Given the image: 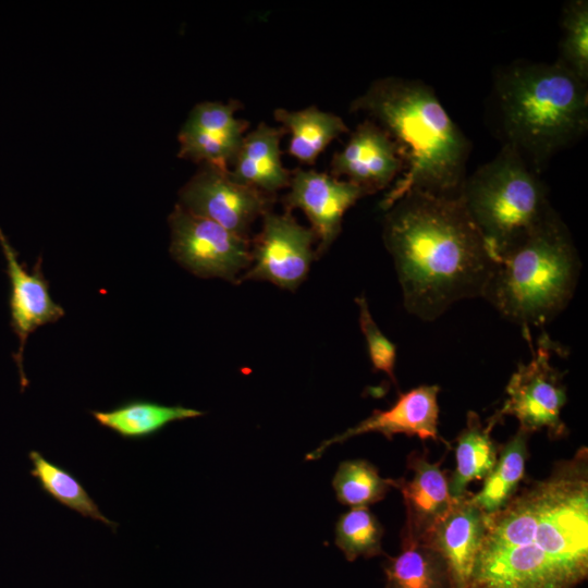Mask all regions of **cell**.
Segmentation results:
<instances>
[{"instance_id":"19","label":"cell","mask_w":588,"mask_h":588,"mask_svg":"<svg viewBox=\"0 0 588 588\" xmlns=\"http://www.w3.org/2000/svg\"><path fill=\"white\" fill-rule=\"evenodd\" d=\"M499 420L494 414L487 425H482L478 414L468 412L466 426L456 440V468L449 480L452 499L467 495L468 483L486 478L495 466L498 452L490 432Z\"/></svg>"},{"instance_id":"28","label":"cell","mask_w":588,"mask_h":588,"mask_svg":"<svg viewBox=\"0 0 588 588\" xmlns=\"http://www.w3.org/2000/svg\"><path fill=\"white\" fill-rule=\"evenodd\" d=\"M358 306L359 327L367 344V352L373 370L384 372L393 383H396L394 375L396 347L379 329L373 320L367 299L364 295L355 298Z\"/></svg>"},{"instance_id":"20","label":"cell","mask_w":588,"mask_h":588,"mask_svg":"<svg viewBox=\"0 0 588 588\" xmlns=\"http://www.w3.org/2000/svg\"><path fill=\"white\" fill-rule=\"evenodd\" d=\"M274 118L290 133L289 154L304 163H314L330 143L346 133L344 121L316 107L299 111L275 109Z\"/></svg>"},{"instance_id":"22","label":"cell","mask_w":588,"mask_h":588,"mask_svg":"<svg viewBox=\"0 0 588 588\" xmlns=\"http://www.w3.org/2000/svg\"><path fill=\"white\" fill-rule=\"evenodd\" d=\"M528 434L518 429L501 451L493 469L486 476L482 489L477 494L470 495L471 502L483 514H494L513 498L525 474Z\"/></svg>"},{"instance_id":"16","label":"cell","mask_w":588,"mask_h":588,"mask_svg":"<svg viewBox=\"0 0 588 588\" xmlns=\"http://www.w3.org/2000/svg\"><path fill=\"white\" fill-rule=\"evenodd\" d=\"M487 516L467 494L453 499L443 518L425 542L443 559L454 588H468Z\"/></svg>"},{"instance_id":"23","label":"cell","mask_w":588,"mask_h":588,"mask_svg":"<svg viewBox=\"0 0 588 588\" xmlns=\"http://www.w3.org/2000/svg\"><path fill=\"white\" fill-rule=\"evenodd\" d=\"M28 457L33 464L30 475L45 493L83 517L103 523L113 530L118 528V524L102 514L85 487L68 469L47 460L38 451H30Z\"/></svg>"},{"instance_id":"21","label":"cell","mask_w":588,"mask_h":588,"mask_svg":"<svg viewBox=\"0 0 588 588\" xmlns=\"http://www.w3.org/2000/svg\"><path fill=\"white\" fill-rule=\"evenodd\" d=\"M383 571L384 588H454L443 559L427 543L403 544Z\"/></svg>"},{"instance_id":"13","label":"cell","mask_w":588,"mask_h":588,"mask_svg":"<svg viewBox=\"0 0 588 588\" xmlns=\"http://www.w3.org/2000/svg\"><path fill=\"white\" fill-rule=\"evenodd\" d=\"M404 160L397 144L372 120H365L334 154L331 175L350 181L367 195L387 188L403 173Z\"/></svg>"},{"instance_id":"8","label":"cell","mask_w":588,"mask_h":588,"mask_svg":"<svg viewBox=\"0 0 588 588\" xmlns=\"http://www.w3.org/2000/svg\"><path fill=\"white\" fill-rule=\"evenodd\" d=\"M560 352L558 343L547 333L538 339L528 364H519L506 385L507 399L495 415L514 416L519 429L531 433L547 429L550 437L566 433L561 411L566 403V390L562 375L550 364L553 354Z\"/></svg>"},{"instance_id":"4","label":"cell","mask_w":588,"mask_h":588,"mask_svg":"<svg viewBox=\"0 0 588 588\" xmlns=\"http://www.w3.org/2000/svg\"><path fill=\"white\" fill-rule=\"evenodd\" d=\"M505 144L539 173L588 128V89L558 62H519L495 81Z\"/></svg>"},{"instance_id":"15","label":"cell","mask_w":588,"mask_h":588,"mask_svg":"<svg viewBox=\"0 0 588 588\" xmlns=\"http://www.w3.org/2000/svg\"><path fill=\"white\" fill-rule=\"evenodd\" d=\"M407 466L414 473L411 480L390 479L391 487L401 491L406 510L402 546L425 543L453 503L440 463H430L425 454L413 452Z\"/></svg>"},{"instance_id":"9","label":"cell","mask_w":588,"mask_h":588,"mask_svg":"<svg viewBox=\"0 0 588 588\" xmlns=\"http://www.w3.org/2000/svg\"><path fill=\"white\" fill-rule=\"evenodd\" d=\"M317 236L297 222L291 211L262 216L261 231L250 241L252 264L240 278L243 281H267L294 292L306 279L317 258L313 245Z\"/></svg>"},{"instance_id":"11","label":"cell","mask_w":588,"mask_h":588,"mask_svg":"<svg viewBox=\"0 0 588 588\" xmlns=\"http://www.w3.org/2000/svg\"><path fill=\"white\" fill-rule=\"evenodd\" d=\"M290 191L283 203L286 211L302 210L318 241L317 258L339 236L344 213L362 197L368 196L358 185L315 170L296 169L291 173Z\"/></svg>"},{"instance_id":"25","label":"cell","mask_w":588,"mask_h":588,"mask_svg":"<svg viewBox=\"0 0 588 588\" xmlns=\"http://www.w3.org/2000/svg\"><path fill=\"white\" fill-rule=\"evenodd\" d=\"M383 527L368 507H352L335 525V544L346 560L382 554Z\"/></svg>"},{"instance_id":"14","label":"cell","mask_w":588,"mask_h":588,"mask_svg":"<svg viewBox=\"0 0 588 588\" xmlns=\"http://www.w3.org/2000/svg\"><path fill=\"white\" fill-rule=\"evenodd\" d=\"M438 393V385L427 384L400 393L396 402L390 408L376 409L356 426L323 441L317 449L308 453L306 460H317L330 445L342 443L352 437L367 432H379L389 440L397 433L409 437L417 436L422 440H439Z\"/></svg>"},{"instance_id":"17","label":"cell","mask_w":588,"mask_h":588,"mask_svg":"<svg viewBox=\"0 0 588 588\" xmlns=\"http://www.w3.org/2000/svg\"><path fill=\"white\" fill-rule=\"evenodd\" d=\"M283 128L260 123L244 136L233 161L231 177L267 195L289 187L291 173L281 161L280 140Z\"/></svg>"},{"instance_id":"26","label":"cell","mask_w":588,"mask_h":588,"mask_svg":"<svg viewBox=\"0 0 588 588\" xmlns=\"http://www.w3.org/2000/svg\"><path fill=\"white\" fill-rule=\"evenodd\" d=\"M588 83V1H568L562 14V39L555 61Z\"/></svg>"},{"instance_id":"5","label":"cell","mask_w":588,"mask_h":588,"mask_svg":"<svg viewBox=\"0 0 588 588\" xmlns=\"http://www.w3.org/2000/svg\"><path fill=\"white\" fill-rule=\"evenodd\" d=\"M580 260L572 235L553 210L523 241L498 258L483 296L506 320L530 327L554 319L572 299Z\"/></svg>"},{"instance_id":"12","label":"cell","mask_w":588,"mask_h":588,"mask_svg":"<svg viewBox=\"0 0 588 588\" xmlns=\"http://www.w3.org/2000/svg\"><path fill=\"white\" fill-rule=\"evenodd\" d=\"M0 243L7 260L5 272L10 281L11 328L19 339V347L13 359L17 366L21 390L24 391L28 385L23 367L24 348L28 336L45 324L59 321L65 311L51 297L49 281L42 272L41 257L29 269L25 264L19 261L16 252L1 231Z\"/></svg>"},{"instance_id":"7","label":"cell","mask_w":588,"mask_h":588,"mask_svg":"<svg viewBox=\"0 0 588 588\" xmlns=\"http://www.w3.org/2000/svg\"><path fill=\"white\" fill-rule=\"evenodd\" d=\"M170 254L198 278H220L240 283L252 264L250 238L240 236L217 222L176 204L169 216Z\"/></svg>"},{"instance_id":"1","label":"cell","mask_w":588,"mask_h":588,"mask_svg":"<svg viewBox=\"0 0 588 588\" xmlns=\"http://www.w3.org/2000/svg\"><path fill=\"white\" fill-rule=\"evenodd\" d=\"M468 588H575L588 575V454L486 515Z\"/></svg>"},{"instance_id":"2","label":"cell","mask_w":588,"mask_h":588,"mask_svg":"<svg viewBox=\"0 0 588 588\" xmlns=\"http://www.w3.org/2000/svg\"><path fill=\"white\" fill-rule=\"evenodd\" d=\"M385 211L383 243L409 314L431 321L461 299L483 296L497 258L460 194L412 191Z\"/></svg>"},{"instance_id":"27","label":"cell","mask_w":588,"mask_h":588,"mask_svg":"<svg viewBox=\"0 0 588 588\" xmlns=\"http://www.w3.org/2000/svg\"><path fill=\"white\" fill-rule=\"evenodd\" d=\"M235 102H200L191 111L185 124L241 146L247 123L235 117Z\"/></svg>"},{"instance_id":"24","label":"cell","mask_w":588,"mask_h":588,"mask_svg":"<svg viewBox=\"0 0 588 588\" xmlns=\"http://www.w3.org/2000/svg\"><path fill=\"white\" fill-rule=\"evenodd\" d=\"M332 486L340 503L351 507H368L385 497L391 482L382 478L371 463L351 460L339 465Z\"/></svg>"},{"instance_id":"10","label":"cell","mask_w":588,"mask_h":588,"mask_svg":"<svg viewBox=\"0 0 588 588\" xmlns=\"http://www.w3.org/2000/svg\"><path fill=\"white\" fill-rule=\"evenodd\" d=\"M180 205L249 238L253 223L271 207L269 195L234 181L229 169L203 164L181 188Z\"/></svg>"},{"instance_id":"3","label":"cell","mask_w":588,"mask_h":588,"mask_svg":"<svg viewBox=\"0 0 588 588\" xmlns=\"http://www.w3.org/2000/svg\"><path fill=\"white\" fill-rule=\"evenodd\" d=\"M397 144L404 171L380 206L389 209L412 191L458 195L466 179L470 142L448 114L434 90L418 79L389 76L371 83L351 105Z\"/></svg>"},{"instance_id":"18","label":"cell","mask_w":588,"mask_h":588,"mask_svg":"<svg viewBox=\"0 0 588 588\" xmlns=\"http://www.w3.org/2000/svg\"><path fill=\"white\" fill-rule=\"evenodd\" d=\"M97 424L126 440H142L155 436L174 421L205 415L182 405H164L144 399H131L108 411H91Z\"/></svg>"},{"instance_id":"6","label":"cell","mask_w":588,"mask_h":588,"mask_svg":"<svg viewBox=\"0 0 588 588\" xmlns=\"http://www.w3.org/2000/svg\"><path fill=\"white\" fill-rule=\"evenodd\" d=\"M460 195L497 261L554 210L538 173L509 144L465 179Z\"/></svg>"}]
</instances>
